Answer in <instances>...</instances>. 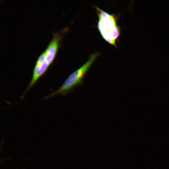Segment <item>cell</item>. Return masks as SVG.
Wrapping results in <instances>:
<instances>
[{
    "label": "cell",
    "instance_id": "cell-3",
    "mask_svg": "<svg viewBox=\"0 0 169 169\" xmlns=\"http://www.w3.org/2000/svg\"><path fill=\"white\" fill-rule=\"evenodd\" d=\"M49 65L45 59L44 52L38 57L33 69L32 77L25 92H28L46 71Z\"/></svg>",
    "mask_w": 169,
    "mask_h": 169
},
{
    "label": "cell",
    "instance_id": "cell-2",
    "mask_svg": "<svg viewBox=\"0 0 169 169\" xmlns=\"http://www.w3.org/2000/svg\"><path fill=\"white\" fill-rule=\"evenodd\" d=\"M99 55V53H97L91 54L88 60L71 74L60 88L44 97L43 99H47L59 94L65 95L70 92L75 86L82 82L85 74Z\"/></svg>",
    "mask_w": 169,
    "mask_h": 169
},
{
    "label": "cell",
    "instance_id": "cell-4",
    "mask_svg": "<svg viewBox=\"0 0 169 169\" xmlns=\"http://www.w3.org/2000/svg\"><path fill=\"white\" fill-rule=\"evenodd\" d=\"M59 36V35L58 34L54 35L53 38L44 52L45 60L49 65L52 63L58 50L60 38Z\"/></svg>",
    "mask_w": 169,
    "mask_h": 169
},
{
    "label": "cell",
    "instance_id": "cell-1",
    "mask_svg": "<svg viewBox=\"0 0 169 169\" xmlns=\"http://www.w3.org/2000/svg\"><path fill=\"white\" fill-rule=\"evenodd\" d=\"M99 20L98 28L102 38L110 44L117 47L116 41L120 33V29L117 25L115 16L95 7Z\"/></svg>",
    "mask_w": 169,
    "mask_h": 169
}]
</instances>
